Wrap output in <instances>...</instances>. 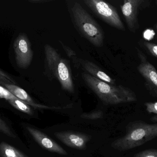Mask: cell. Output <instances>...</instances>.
<instances>
[{"label": "cell", "instance_id": "obj_1", "mask_svg": "<svg viewBox=\"0 0 157 157\" xmlns=\"http://www.w3.org/2000/svg\"><path fill=\"white\" fill-rule=\"evenodd\" d=\"M81 77L86 84L106 104L117 105L137 100L135 93L128 88L108 84L85 72L82 73Z\"/></svg>", "mask_w": 157, "mask_h": 157}, {"label": "cell", "instance_id": "obj_2", "mask_svg": "<svg viewBox=\"0 0 157 157\" xmlns=\"http://www.w3.org/2000/svg\"><path fill=\"white\" fill-rule=\"evenodd\" d=\"M44 51L46 76L49 79H57L63 89L71 94L74 93V84L69 61L50 45H45Z\"/></svg>", "mask_w": 157, "mask_h": 157}, {"label": "cell", "instance_id": "obj_3", "mask_svg": "<svg viewBox=\"0 0 157 157\" xmlns=\"http://www.w3.org/2000/svg\"><path fill=\"white\" fill-rule=\"evenodd\" d=\"M73 24L78 33L96 47L104 44V34L102 28L90 14L75 2L69 7Z\"/></svg>", "mask_w": 157, "mask_h": 157}, {"label": "cell", "instance_id": "obj_4", "mask_svg": "<svg viewBox=\"0 0 157 157\" xmlns=\"http://www.w3.org/2000/svg\"><path fill=\"white\" fill-rule=\"evenodd\" d=\"M157 137V124H149L137 121L130 124L125 135L114 141L111 146L119 151H127L141 146Z\"/></svg>", "mask_w": 157, "mask_h": 157}, {"label": "cell", "instance_id": "obj_5", "mask_svg": "<svg viewBox=\"0 0 157 157\" xmlns=\"http://www.w3.org/2000/svg\"><path fill=\"white\" fill-rule=\"evenodd\" d=\"M83 2L103 22L119 30H125L117 10L110 4L101 0H84Z\"/></svg>", "mask_w": 157, "mask_h": 157}, {"label": "cell", "instance_id": "obj_6", "mask_svg": "<svg viewBox=\"0 0 157 157\" xmlns=\"http://www.w3.org/2000/svg\"><path fill=\"white\" fill-rule=\"evenodd\" d=\"M140 64L137 70L144 77L147 89L153 96L157 97V71L155 67L147 61L145 55L137 49Z\"/></svg>", "mask_w": 157, "mask_h": 157}, {"label": "cell", "instance_id": "obj_7", "mask_svg": "<svg viewBox=\"0 0 157 157\" xmlns=\"http://www.w3.org/2000/svg\"><path fill=\"white\" fill-rule=\"evenodd\" d=\"M13 48L17 66L22 69L27 68L33 59V53L30 41L25 34H20L16 38Z\"/></svg>", "mask_w": 157, "mask_h": 157}, {"label": "cell", "instance_id": "obj_8", "mask_svg": "<svg viewBox=\"0 0 157 157\" xmlns=\"http://www.w3.org/2000/svg\"><path fill=\"white\" fill-rule=\"evenodd\" d=\"M144 0H125L121 6L126 25L131 32L135 33L139 28L138 14L145 4Z\"/></svg>", "mask_w": 157, "mask_h": 157}, {"label": "cell", "instance_id": "obj_9", "mask_svg": "<svg viewBox=\"0 0 157 157\" xmlns=\"http://www.w3.org/2000/svg\"><path fill=\"white\" fill-rule=\"evenodd\" d=\"M54 135L67 146L78 150H85L90 140L88 135L76 132H59Z\"/></svg>", "mask_w": 157, "mask_h": 157}, {"label": "cell", "instance_id": "obj_10", "mask_svg": "<svg viewBox=\"0 0 157 157\" xmlns=\"http://www.w3.org/2000/svg\"><path fill=\"white\" fill-rule=\"evenodd\" d=\"M0 84L3 86L6 89H7L11 94H13L14 96L17 98L18 99L26 103L30 106H32L33 108L38 109L52 110H61L63 108H69L70 105L62 107H49L46 105H41L38 104L34 101L32 98L25 91L24 89L19 87L13 84H6V83L0 82Z\"/></svg>", "mask_w": 157, "mask_h": 157}, {"label": "cell", "instance_id": "obj_11", "mask_svg": "<svg viewBox=\"0 0 157 157\" xmlns=\"http://www.w3.org/2000/svg\"><path fill=\"white\" fill-rule=\"evenodd\" d=\"M26 129L35 141L44 149L59 155H67L63 147L42 132L31 127H27Z\"/></svg>", "mask_w": 157, "mask_h": 157}, {"label": "cell", "instance_id": "obj_12", "mask_svg": "<svg viewBox=\"0 0 157 157\" xmlns=\"http://www.w3.org/2000/svg\"><path fill=\"white\" fill-rule=\"evenodd\" d=\"M80 68L85 71V73L93 77L112 85H115L116 83L109 75L103 72L98 66L90 61L79 59Z\"/></svg>", "mask_w": 157, "mask_h": 157}, {"label": "cell", "instance_id": "obj_13", "mask_svg": "<svg viewBox=\"0 0 157 157\" xmlns=\"http://www.w3.org/2000/svg\"><path fill=\"white\" fill-rule=\"evenodd\" d=\"M0 154L2 157H28L16 148L4 142L0 143Z\"/></svg>", "mask_w": 157, "mask_h": 157}, {"label": "cell", "instance_id": "obj_14", "mask_svg": "<svg viewBox=\"0 0 157 157\" xmlns=\"http://www.w3.org/2000/svg\"><path fill=\"white\" fill-rule=\"evenodd\" d=\"M14 108L17 109L26 114L32 115L33 114V111L30 106L21 101L17 97L14 98L12 99L7 100Z\"/></svg>", "mask_w": 157, "mask_h": 157}, {"label": "cell", "instance_id": "obj_15", "mask_svg": "<svg viewBox=\"0 0 157 157\" xmlns=\"http://www.w3.org/2000/svg\"><path fill=\"white\" fill-rule=\"evenodd\" d=\"M59 42L61 45L62 47L65 51L66 55L68 56L70 59L72 60V61L75 67L77 68H80L79 59L77 57V54H76L75 52L69 46H66V45L63 44L60 41H59Z\"/></svg>", "mask_w": 157, "mask_h": 157}, {"label": "cell", "instance_id": "obj_16", "mask_svg": "<svg viewBox=\"0 0 157 157\" xmlns=\"http://www.w3.org/2000/svg\"><path fill=\"white\" fill-rule=\"evenodd\" d=\"M147 111L148 113L155 114L151 119L152 121L157 122V101L156 102H147L144 104Z\"/></svg>", "mask_w": 157, "mask_h": 157}, {"label": "cell", "instance_id": "obj_17", "mask_svg": "<svg viewBox=\"0 0 157 157\" xmlns=\"http://www.w3.org/2000/svg\"><path fill=\"white\" fill-rule=\"evenodd\" d=\"M103 114V112L101 111L98 110L90 113H83L80 115V117L87 120H97L102 118Z\"/></svg>", "mask_w": 157, "mask_h": 157}, {"label": "cell", "instance_id": "obj_18", "mask_svg": "<svg viewBox=\"0 0 157 157\" xmlns=\"http://www.w3.org/2000/svg\"><path fill=\"white\" fill-rule=\"evenodd\" d=\"M0 132L9 137L16 138L15 135L11 131L7 124L0 118Z\"/></svg>", "mask_w": 157, "mask_h": 157}, {"label": "cell", "instance_id": "obj_19", "mask_svg": "<svg viewBox=\"0 0 157 157\" xmlns=\"http://www.w3.org/2000/svg\"><path fill=\"white\" fill-rule=\"evenodd\" d=\"M144 45L150 54L157 58V44L145 41L144 42Z\"/></svg>", "mask_w": 157, "mask_h": 157}, {"label": "cell", "instance_id": "obj_20", "mask_svg": "<svg viewBox=\"0 0 157 157\" xmlns=\"http://www.w3.org/2000/svg\"><path fill=\"white\" fill-rule=\"evenodd\" d=\"M134 157H157V150L148 149L144 150L137 153Z\"/></svg>", "mask_w": 157, "mask_h": 157}, {"label": "cell", "instance_id": "obj_21", "mask_svg": "<svg viewBox=\"0 0 157 157\" xmlns=\"http://www.w3.org/2000/svg\"><path fill=\"white\" fill-rule=\"evenodd\" d=\"M16 97L7 89L0 85V98H3L8 100Z\"/></svg>", "mask_w": 157, "mask_h": 157}, {"label": "cell", "instance_id": "obj_22", "mask_svg": "<svg viewBox=\"0 0 157 157\" xmlns=\"http://www.w3.org/2000/svg\"><path fill=\"white\" fill-rule=\"evenodd\" d=\"M0 82L6 83V84H15V82L7 74L4 73L3 72L0 71Z\"/></svg>", "mask_w": 157, "mask_h": 157}, {"label": "cell", "instance_id": "obj_23", "mask_svg": "<svg viewBox=\"0 0 157 157\" xmlns=\"http://www.w3.org/2000/svg\"><path fill=\"white\" fill-rule=\"evenodd\" d=\"M153 33L151 32L150 30H146L144 34V37L147 39L150 38L151 37H153Z\"/></svg>", "mask_w": 157, "mask_h": 157}, {"label": "cell", "instance_id": "obj_24", "mask_svg": "<svg viewBox=\"0 0 157 157\" xmlns=\"http://www.w3.org/2000/svg\"><path fill=\"white\" fill-rule=\"evenodd\" d=\"M50 1L49 0H39V1H29V2H31L33 3H45L47 2H49Z\"/></svg>", "mask_w": 157, "mask_h": 157}, {"label": "cell", "instance_id": "obj_25", "mask_svg": "<svg viewBox=\"0 0 157 157\" xmlns=\"http://www.w3.org/2000/svg\"><path fill=\"white\" fill-rule=\"evenodd\" d=\"M156 29H157V23L156 25Z\"/></svg>", "mask_w": 157, "mask_h": 157}]
</instances>
